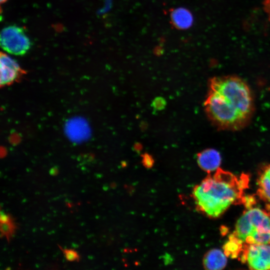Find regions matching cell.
I'll return each mask as SVG.
<instances>
[{"label": "cell", "mask_w": 270, "mask_h": 270, "mask_svg": "<svg viewBox=\"0 0 270 270\" xmlns=\"http://www.w3.org/2000/svg\"><path fill=\"white\" fill-rule=\"evenodd\" d=\"M263 6L264 10L270 22V0H264Z\"/></svg>", "instance_id": "14"}, {"label": "cell", "mask_w": 270, "mask_h": 270, "mask_svg": "<svg viewBox=\"0 0 270 270\" xmlns=\"http://www.w3.org/2000/svg\"><path fill=\"white\" fill-rule=\"evenodd\" d=\"M227 256L224 252L217 248L208 251L204 256L203 265L206 270H222L227 264Z\"/></svg>", "instance_id": "9"}, {"label": "cell", "mask_w": 270, "mask_h": 270, "mask_svg": "<svg viewBox=\"0 0 270 270\" xmlns=\"http://www.w3.org/2000/svg\"><path fill=\"white\" fill-rule=\"evenodd\" d=\"M238 260L246 264L251 270H270V245H244Z\"/></svg>", "instance_id": "5"}, {"label": "cell", "mask_w": 270, "mask_h": 270, "mask_svg": "<svg viewBox=\"0 0 270 270\" xmlns=\"http://www.w3.org/2000/svg\"><path fill=\"white\" fill-rule=\"evenodd\" d=\"M17 228L18 226L14 218L7 222H0V238H6L8 242H9L15 234Z\"/></svg>", "instance_id": "11"}, {"label": "cell", "mask_w": 270, "mask_h": 270, "mask_svg": "<svg viewBox=\"0 0 270 270\" xmlns=\"http://www.w3.org/2000/svg\"><path fill=\"white\" fill-rule=\"evenodd\" d=\"M228 240L242 246L252 244L270 245V211L258 208L245 210L236 222Z\"/></svg>", "instance_id": "3"}, {"label": "cell", "mask_w": 270, "mask_h": 270, "mask_svg": "<svg viewBox=\"0 0 270 270\" xmlns=\"http://www.w3.org/2000/svg\"><path fill=\"white\" fill-rule=\"evenodd\" d=\"M0 44L4 51L16 56L25 54L32 45L24 29L16 26H10L2 30Z\"/></svg>", "instance_id": "4"}, {"label": "cell", "mask_w": 270, "mask_h": 270, "mask_svg": "<svg viewBox=\"0 0 270 270\" xmlns=\"http://www.w3.org/2000/svg\"><path fill=\"white\" fill-rule=\"evenodd\" d=\"M257 185L256 195L266 210L270 211V164L262 166L258 170Z\"/></svg>", "instance_id": "7"}, {"label": "cell", "mask_w": 270, "mask_h": 270, "mask_svg": "<svg viewBox=\"0 0 270 270\" xmlns=\"http://www.w3.org/2000/svg\"><path fill=\"white\" fill-rule=\"evenodd\" d=\"M8 0H0V3L2 4V3H4L5 2H6Z\"/></svg>", "instance_id": "16"}, {"label": "cell", "mask_w": 270, "mask_h": 270, "mask_svg": "<svg viewBox=\"0 0 270 270\" xmlns=\"http://www.w3.org/2000/svg\"><path fill=\"white\" fill-rule=\"evenodd\" d=\"M197 162L202 170L210 174L220 168L221 163L220 154L216 150L206 149L198 154Z\"/></svg>", "instance_id": "8"}, {"label": "cell", "mask_w": 270, "mask_h": 270, "mask_svg": "<svg viewBox=\"0 0 270 270\" xmlns=\"http://www.w3.org/2000/svg\"><path fill=\"white\" fill-rule=\"evenodd\" d=\"M12 216L7 213H5L4 212H1L0 214V222H7L10 220H11L12 218Z\"/></svg>", "instance_id": "13"}, {"label": "cell", "mask_w": 270, "mask_h": 270, "mask_svg": "<svg viewBox=\"0 0 270 270\" xmlns=\"http://www.w3.org/2000/svg\"><path fill=\"white\" fill-rule=\"evenodd\" d=\"M0 86L12 84L24 74L18 62L6 54L0 52Z\"/></svg>", "instance_id": "6"}, {"label": "cell", "mask_w": 270, "mask_h": 270, "mask_svg": "<svg viewBox=\"0 0 270 270\" xmlns=\"http://www.w3.org/2000/svg\"><path fill=\"white\" fill-rule=\"evenodd\" d=\"M170 18L173 25L180 30L188 28L193 22L192 13L184 8L173 10L170 13Z\"/></svg>", "instance_id": "10"}, {"label": "cell", "mask_w": 270, "mask_h": 270, "mask_svg": "<svg viewBox=\"0 0 270 270\" xmlns=\"http://www.w3.org/2000/svg\"><path fill=\"white\" fill-rule=\"evenodd\" d=\"M249 182L248 174L236 176L219 168L194 188L197 210L210 218H218L232 205L244 204Z\"/></svg>", "instance_id": "2"}, {"label": "cell", "mask_w": 270, "mask_h": 270, "mask_svg": "<svg viewBox=\"0 0 270 270\" xmlns=\"http://www.w3.org/2000/svg\"><path fill=\"white\" fill-rule=\"evenodd\" d=\"M60 250L62 252L66 259L68 262H79L80 256L72 248H63L60 245L58 244Z\"/></svg>", "instance_id": "12"}, {"label": "cell", "mask_w": 270, "mask_h": 270, "mask_svg": "<svg viewBox=\"0 0 270 270\" xmlns=\"http://www.w3.org/2000/svg\"><path fill=\"white\" fill-rule=\"evenodd\" d=\"M204 106L212 122L224 130L243 128L254 112L253 98L249 87L244 80L234 76H216L210 80Z\"/></svg>", "instance_id": "1"}, {"label": "cell", "mask_w": 270, "mask_h": 270, "mask_svg": "<svg viewBox=\"0 0 270 270\" xmlns=\"http://www.w3.org/2000/svg\"><path fill=\"white\" fill-rule=\"evenodd\" d=\"M144 162L145 164H146L147 162L148 161V162H149L150 166L152 165V160L151 158L150 157L148 156L147 157L145 156L144 157Z\"/></svg>", "instance_id": "15"}]
</instances>
